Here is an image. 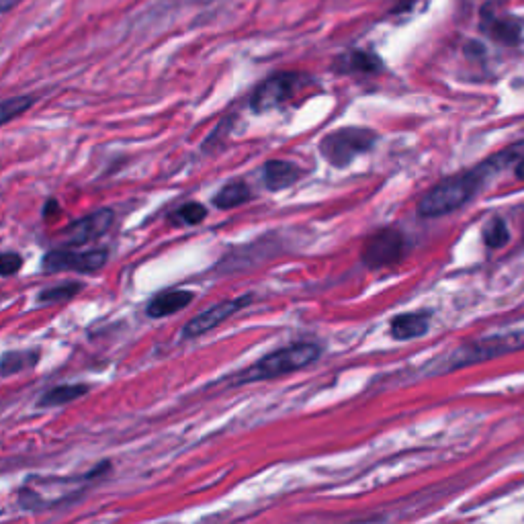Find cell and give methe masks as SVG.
<instances>
[{"instance_id":"44dd1931","label":"cell","mask_w":524,"mask_h":524,"mask_svg":"<svg viewBox=\"0 0 524 524\" xmlns=\"http://www.w3.org/2000/svg\"><path fill=\"white\" fill-rule=\"evenodd\" d=\"M207 217V209L201 203H187L177 213H172V220L185 226H197Z\"/></svg>"},{"instance_id":"ba28073f","label":"cell","mask_w":524,"mask_h":524,"mask_svg":"<svg viewBox=\"0 0 524 524\" xmlns=\"http://www.w3.org/2000/svg\"><path fill=\"white\" fill-rule=\"evenodd\" d=\"M115 222V213L111 207H103L99 211H93L89 215L80 217L72 226H68L62 232V244L64 248H74V246H84L97 238H101L105 232Z\"/></svg>"},{"instance_id":"d4e9b609","label":"cell","mask_w":524,"mask_h":524,"mask_svg":"<svg viewBox=\"0 0 524 524\" xmlns=\"http://www.w3.org/2000/svg\"><path fill=\"white\" fill-rule=\"evenodd\" d=\"M516 177H518L520 181H524V160H520L518 166H516Z\"/></svg>"},{"instance_id":"277c9868","label":"cell","mask_w":524,"mask_h":524,"mask_svg":"<svg viewBox=\"0 0 524 524\" xmlns=\"http://www.w3.org/2000/svg\"><path fill=\"white\" fill-rule=\"evenodd\" d=\"M524 348V332H516V334H504V336H492L486 340H479L467 346H461L459 351H455L449 357V363L445 367V371L449 369H459L465 365H473V363H482V361H490L508 353H516L522 351Z\"/></svg>"},{"instance_id":"7a4b0ae2","label":"cell","mask_w":524,"mask_h":524,"mask_svg":"<svg viewBox=\"0 0 524 524\" xmlns=\"http://www.w3.org/2000/svg\"><path fill=\"white\" fill-rule=\"evenodd\" d=\"M318 357H320V346H316L312 342H297V344L279 348V351H275L267 357H262L258 363L244 369L236 377V383L277 379L281 375H289V373H295L303 367H310Z\"/></svg>"},{"instance_id":"2e32d148","label":"cell","mask_w":524,"mask_h":524,"mask_svg":"<svg viewBox=\"0 0 524 524\" xmlns=\"http://www.w3.org/2000/svg\"><path fill=\"white\" fill-rule=\"evenodd\" d=\"M86 391H89V387H86V385H58V387L43 393V398H41L39 404L41 406H50V408L66 406V404L82 398Z\"/></svg>"},{"instance_id":"30bf717a","label":"cell","mask_w":524,"mask_h":524,"mask_svg":"<svg viewBox=\"0 0 524 524\" xmlns=\"http://www.w3.org/2000/svg\"><path fill=\"white\" fill-rule=\"evenodd\" d=\"M262 179L269 191H283L301 179V168L289 160H269L262 168Z\"/></svg>"},{"instance_id":"e0dca14e","label":"cell","mask_w":524,"mask_h":524,"mask_svg":"<svg viewBox=\"0 0 524 524\" xmlns=\"http://www.w3.org/2000/svg\"><path fill=\"white\" fill-rule=\"evenodd\" d=\"M35 99L31 95H19V97H11L0 101V127L7 125L9 121L21 117L23 113H27L33 107Z\"/></svg>"},{"instance_id":"7c38bea8","label":"cell","mask_w":524,"mask_h":524,"mask_svg":"<svg viewBox=\"0 0 524 524\" xmlns=\"http://www.w3.org/2000/svg\"><path fill=\"white\" fill-rule=\"evenodd\" d=\"M430 318L428 314H402L391 322V336L396 340H414L428 332Z\"/></svg>"},{"instance_id":"ffe728a7","label":"cell","mask_w":524,"mask_h":524,"mask_svg":"<svg viewBox=\"0 0 524 524\" xmlns=\"http://www.w3.org/2000/svg\"><path fill=\"white\" fill-rule=\"evenodd\" d=\"M80 291H82L80 283H64V285L41 291L37 299H39V303H60V301H68V299L76 297Z\"/></svg>"},{"instance_id":"8fae6325","label":"cell","mask_w":524,"mask_h":524,"mask_svg":"<svg viewBox=\"0 0 524 524\" xmlns=\"http://www.w3.org/2000/svg\"><path fill=\"white\" fill-rule=\"evenodd\" d=\"M193 293L191 291H185V289H174V291H166V293H160L156 295L150 305H148V316L150 318H166V316H172L177 314L181 310H185L187 305L193 301Z\"/></svg>"},{"instance_id":"6da1fadb","label":"cell","mask_w":524,"mask_h":524,"mask_svg":"<svg viewBox=\"0 0 524 524\" xmlns=\"http://www.w3.org/2000/svg\"><path fill=\"white\" fill-rule=\"evenodd\" d=\"M502 154H496L490 162L484 166L455 174V177H449L441 181L439 185H434L418 203V213L420 217H443L451 211H457L463 207L467 201L475 197V193L484 187L488 174L498 172V168L508 160L504 158L500 162Z\"/></svg>"},{"instance_id":"52a82bcc","label":"cell","mask_w":524,"mask_h":524,"mask_svg":"<svg viewBox=\"0 0 524 524\" xmlns=\"http://www.w3.org/2000/svg\"><path fill=\"white\" fill-rule=\"evenodd\" d=\"M406 238L396 228H385L367 238L363 246V262L369 269L391 267L404 256Z\"/></svg>"},{"instance_id":"5b68a950","label":"cell","mask_w":524,"mask_h":524,"mask_svg":"<svg viewBox=\"0 0 524 524\" xmlns=\"http://www.w3.org/2000/svg\"><path fill=\"white\" fill-rule=\"evenodd\" d=\"M109 260L105 248L89 250V252H72L68 248L50 250L41 258V269L46 273H60V271H74V273H97L101 271Z\"/></svg>"},{"instance_id":"cb8c5ba5","label":"cell","mask_w":524,"mask_h":524,"mask_svg":"<svg viewBox=\"0 0 524 524\" xmlns=\"http://www.w3.org/2000/svg\"><path fill=\"white\" fill-rule=\"evenodd\" d=\"M58 209H60L58 203L52 199V201L46 203V209H43V215H46V217H48V215H54V213H58Z\"/></svg>"},{"instance_id":"5bb4252c","label":"cell","mask_w":524,"mask_h":524,"mask_svg":"<svg viewBox=\"0 0 524 524\" xmlns=\"http://www.w3.org/2000/svg\"><path fill=\"white\" fill-rule=\"evenodd\" d=\"M486 31L490 37L506 43V46H516L522 39V25L514 19L500 17V19H488L486 21Z\"/></svg>"},{"instance_id":"603a6c76","label":"cell","mask_w":524,"mask_h":524,"mask_svg":"<svg viewBox=\"0 0 524 524\" xmlns=\"http://www.w3.org/2000/svg\"><path fill=\"white\" fill-rule=\"evenodd\" d=\"M21 3H23V0H0V13H7V11L15 9Z\"/></svg>"},{"instance_id":"4fadbf2b","label":"cell","mask_w":524,"mask_h":524,"mask_svg":"<svg viewBox=\"0 0 524 524\" xmlns=\"http://www.w3.org/2000/svg\"><path fill=\"white\" fill-rule=\"evenodd\" d=\"M338 70L340 72H361V74H375L383 70V62L371 54V52H348L346 56H340L338 60Z\"/></svg>"},{"instance_id":"484cf974","label":"cell","mask_w":524,"mask_h":524,"mask_svg":"<svg viewBox=\"0 0 524 524\" xmlns=\"http://www.w3.org/2000/svg\"><path fill=\"white\" fill-rule=\"evenodd\" d=\"M201 3H207V0H201Z\"/></svg>"},{"instance_id":"7402d4cb","label":"cell","mask_w":524,"mask_h":524,"mask_svg":"<svg viewBox=\"0 0 524 524\" xmlns=\"http://www.w3.org/2000/svg\"><path fill=\"white\" fill-rule=\"evenodd\" d=\"M23 258L17 252L0 254V277H13L21 271Z\"/></svg>"},{"instance_id":"ac0fdd59","label":"cell","mask_w":524,"mask_h":524,"mask_svg":"<svg viewBox=\"0 0 524 524\" xmlns=\"http://www.w3.org/2000/svg\"><path fill=\"white\" fill-rule=\"evenodd\" d=\"M37 359H39V355L31 353V351L7 353V355H3V359H0V375L9 377V375H15L19 371H25V369L33 367L37 363Z\"/></svg>"},{"instance_id":"3957f363","label":"cell","mask_w":524,"mask_h":524,"mask_svg":"<svg viewBox=\"0 0 524 524\" xmlns=\"http://www.w3.org/2000/svg\"><path fill=\"white\" fill-rule=\"evenodd\" d=\"M377 134L369 127H340L320 142V154L336 168H346L357 156L373 150Z\"/></svg>"},{"instance_id":"9c48e42d","label":"cell","mask_w":524,"mask_h":524,"mask_svg":"<svg viewBox=\"0 0 524 524\" xmlns=\"http://www.w3.org/2000/svg\"><path fill=\"white\" fill-rule=\"evenodd\" d=\"M252 301V295H244V297H236V299H228L222 303H215L213 308L201 312L199 316H195L183 330L185 338H197L203 336L207 332H211L213 328H217L220 324H224L228 318H232L234 314H238L240 310H244L246 305Z\"/></svg>"},{"instance_id":"d6986e66","label":"cell","mask_w":524,"mask_h":524,"mask_svg":"<svg viewBox=\"0 0 524 524\" xmlns=\"http://www.w3.org/2000/svg\"><path fill=\"white\" fill-rule=\"evenodd\" d=\"M510 240V232H508V226L504 220H500V217H496V220L488 222L486 228H484V242L488 248H502L506 246Z\"/></svg>"},{"instance_id":"8992f818","label":"cell","mask_w":524,"mask_h":524,"mask_svg":"<svg viewBox=\"0 0 524 524\" xmlns=\"http://www.w3.org/2000/svg\"><path fill=\"white\" fill-rule=\"evenodd\" d=\"M301 84H303V78L295 72L275 74V76L267 78L265 82L256 86L250 107H252L254 113L273 111V109L281 107L283 103H287L297 93Z\"/></svg>"},{"instance_id":"9a60e30c","label":"cell","mask_w":524,"mask_h":524,"mask_svg":"<svg viewBox=\"0 0 524 524\" xmlns=\"http://www.w3.org/2000/svg\"><path fill=\"white\" fill-rule=\"evenodd\" d=\"M250 197H252V193H250V189H248L246 183H242V181H232V183L224 185V187L220 189V193H217V195L213 197V205H215L217 209H234V207L244 205L246 201H250Z\"/></svg>"}]
</instances>
